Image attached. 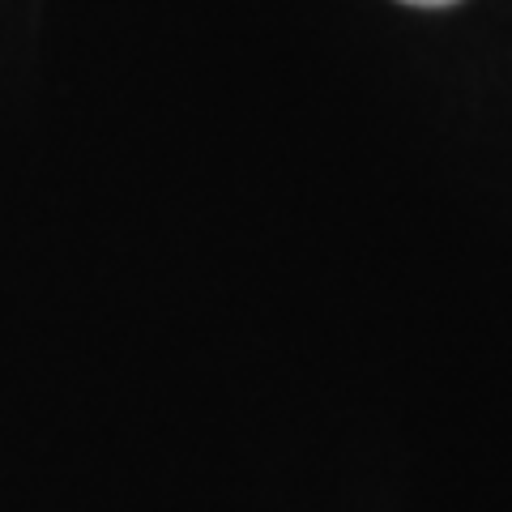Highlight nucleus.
I'll return each mask as SVG.
<instances>
[{"mask_svg": "<svg viewBox=\"0 0 512 512\" xmlns=\"http://www.w3.org/2000/svg\"><path fill=\"white\" fill-rule=\"evenodd\" d=\"M402 5H419V9H440V5H457V0H402Z\"/></svg>", "mask_w": 512, "mask_h": 512, "instance_id": "obj_1", "label": "nucleus"}]
</instances>
